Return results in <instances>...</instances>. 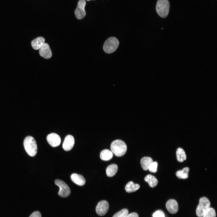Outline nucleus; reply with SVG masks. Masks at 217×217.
<instances>
[{"label":"nucleus","mask_w":217,"mask_h":217,"mask_svg":"<svg viewBox=\"0 0 217 217\" xmlns=\"http://www.w3.org/2000/svg\"><path fill=\"white\" fill-rule=\"evenodd\" d=\"M71 178L73 182L79 186H83L86 183L85 178L80 175L73 173L71 175Z\"/></svg>","instance_id":"nucleus-13"},{"label":"nucleus","mask_w":217,"mask_h":217,"mask_svg":"<svg viewBox=\"0 0 217 217\" xmlns=\"http://www.w3.org/2000/svg\"><path fill=\"white\" fill-rule=\"evenodd\" d=\"M145 181L148 183L149 186L153 187L156 186L158 184V181L156 178L151 175H148L144 178Z\"/></svg>","instance_id":"nucleus-19"},{"label":"nucleus","mask_w":217,"mask_h":217,"mask_svg":"<svg viewBox=\"0 0 217 217\" xmlns=\"http://www.w3.org/2000/svg\"><path fill=\"white\" fill-rule=\"evenodd\" d=\"M128 214V209H124L116 213L112 217H126Z\"/></svg>","instance_id":"nucleus-23"},{"label":"nucleus","mask_w":217,"mask_h":217,"mask_svg":"<svg viewBox=\"0 0 217 217\" xmlns=\"http://www.w3.org/2000/svg\"><path fill=\"white\" fill-rule=\"evenodd\" d=\"M140 187L139 184H134L133 182L131 181L128 182L125 187V190L128 193L134 192L138 190Z\"/></svg>","instance_id":"nucleus-16"},{"label":"nucleus","mask_w":217,"mask_h":217,"mask_svg":"<svg viewBox=\"0 0 217 217\" xmlns=\"http://www.w3.org/2000/svg\"><path fill=\"white\" fill-rule=\"evenodd\" d=\"M170 5L168 0H158L156 6V11L162 18L166 17L169 13Z\"/></svg>","instance_id":"nucleus-3"},{"label":"nucleus","mask_w":217,"mask_h":217,"mask_svg":"<svg viewBox=\"0 0 217 217\" xmlns=\"http://www.w3.org/2000/svg\"><path fill=\"white\" fill-rule=\"evenodd\" d=\"M177 158L178 161L182 162L186 159V156L184 150L181 148H178L177 150Z\"/></svg>","instance_id":"nucleus-21"},{"label":"nucleus","mask_w":217,"mask_h":217,"mask_svg":"<svg viewBox=\"0 0 217 217\" xmlns=\"http://www.w3.org/2000/svg\"><path fill=\"white\" fill-rule=\"evenodd\" d=\"M126 217H139V216L137 213L132 212L128 214Z\"/></svg>","instance_id":"nucleus-27"},{"label":"nucleus","mask_w":217,"mask_h":217,"mask_svg":"<svg viewBox=\"0 0 217 217\" xmlns=\"http://www.w3.org/2000/svg\"><path fill=\"white\" fill-rule=\"evenodd\" d=\"M45 39L41 36L38 37L33 40L31 42L33 48L35 50L39 49L45 42Z\"/></svg>","instance_id":"nucleus-14"},{"label":"nucleus","mask_w":217,"mask_h":217,"mask_svg":"<svg viewBox=\"0 0 217 217\" xmlns=\"http://www.w3.org/2000/svg\"><path fill=\"white\" fill-rule=\"evenodd\" d=\"M157 163L156 162H153L149 166L148 170L152 172L155 173L157 171Z\"/></svg>","instance_id":"nucleus-24"},{"label":"nucleus","mask_w":217,"mask_h":217,"mask_svg":"<svg viewBox=\"0 0 217 217\" xmlns=\"http://www.w3.org/2000/svg\"><path fill=\"white\" fill-rule=\"evenodd\" d=\"M119 45V42L117 39L115 37H111L104 42L103 49L105 53L110 54L116 51Z\"/></svg>","instance_id":"nucleus-4"},{"label":"nucleus","mask_w":217,"mask_h":217,"mask_svg":"<svg viewBox=\"0 0 217 217\" xmlns=\"http://www.w3.org/2000/svg\"><path fill=\"white\" fill-rule=\"evenodd\" d=\"M87 0V1H90V0Z\"/></svg>","instance_id":"nucleus-28"},{"label":"nucleus","mask_w":217,"mask_h":217,"mask_svg":"<svg viewBox=\"0 0 217 217\" xmlns=\"http://www.w3.org/2000/svg\"><path fill=\"white\" fill-rule=\"evenodd\" d=\"M24 145L28 155L31 156L36 155L37 152V146L33 137L31 136L26 137L24 141Z\"/></svg>","instance_id":"nucleus-2"},{"label":"nucleus","mask_w":217,"mask_h":217,"mask_svg":"<svg viewBox=\"0 0 217 217\" xmlns=\"http://www.w3.org/2000/svg\"><path fill=\"white\" fill-rule=\"evenodd\" d=\"M189 168L185 167L182 170L178 171L176 173L177 176L179 178L185 179L188 178Z\"/></svg>","instance_id":"nucleus-20"},{"label":"nucleus","mask_w":217,"mask_h":217,"mask_svg":"<svg viewBox=\"0 0 217 217\" xmlns=\"http://www.w3.org/2000/svg\"><path fill=\"white\" fill-rule=\"evenodd\" d=\"M109 208V204L107 201L103 200L98 203L96 209L97 214L100 216L104 215L108 211Z\"/></svg>","instance_id":"nucleus-8"},{"label":"nucleus","mask_w":217,"mask_h":217,"mask_svg":"<svg viewBox=\"0 0 217 217\" xmlns=\"http://www.w3.org/2000/svg\"><path fill=\"white\" fill-rule=\"evenodd\" d=\"M39 54L41 56L46 59L50 58L52 57V54L51 50L47 43H44L40 48Z\"/></svg>","instance_id":"nucleus-10"},{"label":"nucleus","mask_w":217,"mask_h":217,"mask_svg":"<svg viewBox=\"0 0 217 217\" xmlns=\"http://www.w3.org/2000/svg\"><path fill=\"white\" fill-rule=\"evenodd\" d=\"M111 151L116 156L119 157L124 155L127 150V146L122 140H117L112 142L111 145Z\"/></svg>","instance_id":"nucleus-1"},{"label":"nucleus","mask_w":217,"mask_h":217,"mask_svg":"<svg viewBox=\"0 0 217 217\" xmlns=\"http://www.w3.org/2000/svg\"><path fill=\"white\" fill-rule=\"evenodd\" d=\"M46 139L48 143L52 146L55 147L60 144L61 139L60 136L57 134L52 133L48 135Z\"/></svg>","instance_id":"nucleus-9"},{"label":"nucleus","mask_w":217,"mask_h":217,"mask_svg":"<svg viewBox=\"0 0 217 217\" xmlns=\"http://www.w3.org/2000/svg\"><path fill=\"white\" fill-rule=\"evenodd\" d=\"M152 216L153 217H165V215L162 211L159 210L155 212Z\"/></svg>","instance_id":"nucleus-25"},{"label":"nucleus","mask_w":217,"mask_h":217,"mask_svg":"<svg viewBox=\"0 0 217 217\" xmlns=\"http://www.w3.org/2000/svg\"><path fill=\"white\" fill-rule=\"evenodd\" d=\"M216 214L215 210L210 207L204 214L202 217H216Z\"/></svg>","instance_id":"nucleus-22"},{"label":"nucleus","mask_w":217,"mask_h":217,"mask_svg":"<svg viewBox=\"0 0 217 217\" xmlns=\"http://www.w3.org/2000/svg\"><path fill=\"white\" fill-rule=\"evenodd\" d=\"M113 156V153L108 149H105L102 151L100 155V159L104 161H108L111 159Z\"/></svg>","instance_id":"nucleus-17"},{"label":"nucleus","mask_w":217,"mask_h":217,"mask_svg":"<svg viewBox=\"0 0 217 217\" xmlns=\"http://www.w3.org/2000/svg\"><path fill=\"white\" fill-rule=\"evenodd\" d=\"M86 2L85 0H79L78 2L77 7L74 11L76 17L78 19H81L84 18L86 13L85 10V7Z\"/></svg>","instance_id":"nucleus-7"},{"label":"nucleus","mask_w":217,"mask_h":217,"mask_svg":"<svg viewBox=\"0 0 217 217\" xmlns=\"http://www.w3.org/2000/svg\"><path fill=\"white\" fill-rule=\"evenodd\" d=\"M55 183L59 188L58 195L63 197L68 196L71 193V190L68 186L64 181L59 179L55 181Z\"/></svg>","instance_id":"nucleus-6"},{"label":"nucleus","mask_w":217,"mask_h":217,"mask_svg":"<svg viewBox=\"0 0 217 217\" xmlns=\"http://www.w3.org/2000/svg\"><path fill=\"white\" fill-rule=\"evenodd\" d=\"M153 162L151 158L149 157H144L141 159L140 164L143 169L146 171L148 170L149 166Z\"/></svg>","instance_id":"nucleus-15"},{"label":"nucleus","mask_w":217,"mask_h":217,"mask_svg":"<svg viewBox=\"0 0 217 217\" xmlns=\"http://www.w3.org/2000/svg\"><path fill=\"white\" fill-rule=\"evenodd\" d=\"M29 217H41V215L39 212L35 211L33 212Z\"/></svg>","instance_id":"nucleus-26"},{"label":"nucleus","mask_w":217,"mask_h":217,"mask_svg":"<svg viewBox=\"0 0 217 217\" xmlns=\"http://www.w3.org/2000/svg\"><path fill=\"white\" fill-rule=\"evenodd\" d=\"M166 207L168 211L171 214L176 213L178 209V203L174 199L168 200L166 202Z\"/></svg>","instance_id":"nucleus-12"},{"label":"nucleus","mask_w":217,"mask_h":217,"mask_svg":"<svg viewBox=\"0 0 217 217\" xmlns=\"http://www.w3.org/2000/svg\"><path fill=\"white\" fill-rule=\"evenodd\" d=\"M210 203L206 197H202L199 200V204L197 208L196 213L198 217H202L204 214L210 207Z\"/></svg>","instance_id":"nucleus-5"},{"label":"nucleus","mask_w":217,"mask_h":217,"mask_svg":"<svg viewBox=\"0 0 217 217\" xmlns=\"http://www.w3.org/2000/svg\"><path fill=\"white\" fill-rule=\"evenodd\" d=\"M118 169V167L115 164H112L109 165L106 169L107 175L109 177L114 176L116 173Z\"/></svg>","instance_id":"nucleus-18"},{"label":"nucleus","mask_w":217,"mask_h":217,"mask_svg":"<svg viewBox=\"0 0 217 217\" xmlns=\"http://www.w3.org/2000/svg\"><path fill=\"white\" fill-rule=\"evenodd\" d=\"M74 144V140L73 137L70 135H67L64 141L62 147L66 151L71 150L73 147Z\"/></svg>","instance_id":"nucleus-11"}]
</instances>
